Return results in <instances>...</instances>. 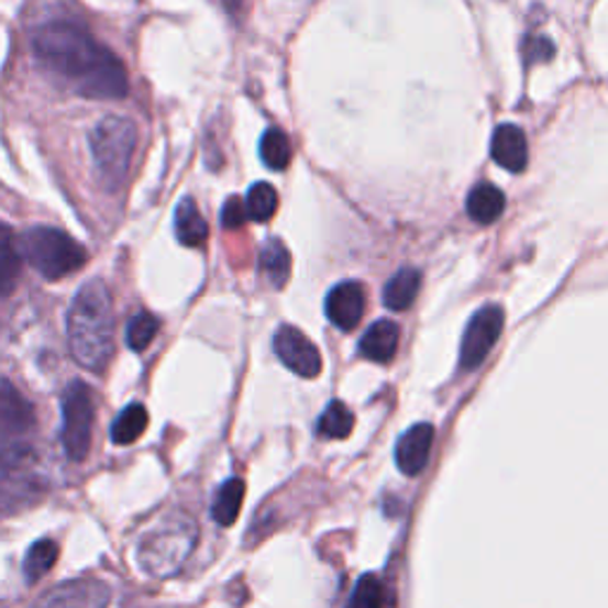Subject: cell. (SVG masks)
<instances>
[{
    "instance_id": "obj_12",
    "label": "cell",
    "mask_w": 608,
    "mask_h": 608,
    "mask_svg": "<svg viewBox=\"0 0 608 608\" xmlns=\"http://www.w3.org/2000/svg\"><path fill=\"white\" fill-rule=\"evenodd\" d=\"M366 309V292L357 280H343L338 284L329 298H325V317L331 319L333 325L340 331L357 329Z\"/></svg>"
},
{
    "instance_id": "obj_11",
    "label": "cell",
    "mask_w": 608,
    "mask_h": 608,
    "mask_svg": "<svg viewBox=\"0 0 608 608\" xmlns=\"http://www.w3.org/2000/svg\"><path fill=\"white\" fill-rule=\"evenodd\" d=\"M110 587L100 581H71L43 595L34 608H108Z\"/></svg>"
},
{
    "instance_id": "obj_9",
    "label": "cell",
    "mask_w": 608,
    "mask_h": 608,
    "mask_svg": "<svg viewBox=\"0 0 608 608\" xmlns=\"http://www.w3.org/2000/svg\"><path fill=\"white\" fill-rule=\"evenodd\" d=\"M504 329V311L497 305H487L478 309L466 325V333L462 340V354H458V364L464 371H476L493 347Z\"/></svg>"
},
{
    "instance_id": "obj_29",
    "label": "cell",
    "mask_w": 608,
    "mask_h": 608,
    "mask_svg": "<svg viewBox=\"0 0 608 608\" xmlns=\"http://www.w3.org/2000/svg\"><path fill=\"white\" fill-rule=\"evenodd\" d=\"M245 219H247L245 202L239 198H229L224 210H221V224H224L226 229H239V226H243Z\"/></svg>"
},
{
    "instance_id": "obj_18",
    "label": "cell",
    "mask_w": 608,
    "mask_h": 608,
    "mask_svg": "<svg viewBox=\"0 0 608 608\" xmlns=\"http://www.w3.org/2000/svg\"><path fill=\"white\" fill-rule=\"evenodd\" d=\"M22 252L10 226L0 224V295H10L20 284Z\"/></svg>"
},
{
    "instance_id": "obj_8",
    "label": "cell",
    "mask_w": 608,
    "mask_h": 608,
    "mask_svg": "<svg viewBox=\"0 0 608 608\" xmlns=\"http://www.w3.org/2000/svg\"><path fill=\"white\" fill-rule=\"evenodd\" d=\"M36 433V413L29 399L10 385L0 380V454L10 450L32 447Z\"/></svg>"
},
{
    "instance_id": "obj_24",
    "label": "cell",
    "mask_w": 608,
    "mask_h": 608,
    "mask_svg": "<svg viewBox=\"0 0 608 608\" xmlns=\"http://www.w3.org/2000/svg\"><path fill=\"white\" fill-rule=\"evenodd\" d=\"M276 210H278V192L272 184L262 181L247 190V198H245L247 219L264 224V221H269L276 214Z\"/></svg>"
},
{
    "instance_id": "obj_5",
    "label": "cell",
    "mask_w": 608,
    "mask_h": 608,
    "mask_svg": "<svg viewBox=\"0 0 608 608\" xmlns=\"http://www.w3.org/2000/svg\"><path fill=\"white\" fill-rule=\"evenodd\" d=\"M139 131L126 117L108 114L91 131V153L102 184L108 188L122 186L131 169Z\"/></svg>"
},
{
    "instance_id": "obj_15",
    "label": "cell",
    "mask_w": 608,
    "mask_h": 608,
    "mask_svg": "<svg viewBox=\"0 0 608 608\" xmlns=\"http://www.w3.org/2000/svg\"><path fill=\"white\" fill-rule=\"evenodd\" d=\"M399 345V329L397 323L390 319H380L368 325V331L360 340V352L362 357L385 364L395 357Z\"/></svg>"
},
{
    "instance_id": "obj_7",
    "label": "cell",
    "mask_w": 608,
    "mask_h": 608,
    "mask_svg": "<svg viewBox=\"0 0 608 608\" xmlns=\"http://www.w3.org/2000/svg\"><path fill=\"white\" fill-rule=\"evenodd\" d=\"M96 425L93 393L86 383L74 380L63 395V444L71 462H84L91 450Z\"/></svg>"
},
{
    "instance_id": "obj_20",
    "label": "cell",
    "mask_w": 608,
    "mask_h": 608,
    "mask_svg": "<svg viewBox=\"0 0 608 608\" xmlns=\"http://www.w3.org/2000/svg\"><path fill=\"white\" fill-rule=\"evenodd\" d=\"M259 269L269 278V284L280 288L290 276V252L278 239L266 241L259 250Z\"/></svg>"
},
{
    "instance_id": "obj_6",
    "label": "cell",
    "mask_w": 608,
    "mask_h": 608,
    "mask_svg": "<svg viewBox=\"0 0 608 608\" xmlns=\"http://www.w3.org/2000/svg\"><path fill=\"white\" fill-rule=\"evenodd\" d=\"M22 252L29 264L48 280L65 278L84 269L88 252L69 233L51 226H38L22 235Z\"/></svg>"
},
{
    "instance_id": "obj_16",
    "label": "cell",
    "mask_w": 608,
    "mask_h": 608,
    "mask_svg": "<svg viewBox=\"0 0 608 608\" xmlns=\"http://www.w3.org/2000/svg\"><path fill=\"white\" fill-rule=\"evenodd\" d=\"M504 207H507V198H504V192L487 181H480L473 186L468 198H466L468 217L473 221H478V224H493V221H497L501 217Z\"/></svg>"
},
{
    "instance_id": "obj_31",
    "label": "cell",
    "mask_w": 608,
    "mask_h": 608,
    "mask_svg": "<svg viewBox=\"0 0 608 608\" xmlns=\"http://www.w3.org/2000/svg\"><path fill=\"white\" fill-rule=\"evenodd\" d=\"M224 5L229 12H239L243 8V0H224Z\"/></svg>"
},
{
    "instance_id": "obj_3",
    "label": "cell",
    "mask_w": 608,
    "mask_h": 608,
    "mask_svg": "<svg viewBox=\"0 0 608 608\" xmlns=\"http://www.w3.org/2000/svg\"><path fill=\"white\" fill-rule=\"evenodd\" d=\"M198 544V523L186 511H167L136 542L139 568L151 577L176 575Z\"/></svg>"
},
{
    "instance_id": "obj_21",
    "label": "cell",
    "mask_w": 608,
    "mask_h": 608,
    "mask_svg": "<svg viewBox=\"0 0 608 608\" xmlns=\"http://www.w3.org/2000/svg\"><path fill=\"white\" fill-rule=\"evenodd\" d=\"M245 497V483L241 478H231L219 487L212 504V516L219 526H233L241 513Z\"/></svg>"
},
{
    "instance_id": "obj_27",
    "label": "cell",
    "mask_w": 608,
    "mask_h": 608,
    "mask_svg": "<svg viewBox=\"0 0 608 608\" xmlns=\"http://www.w3.org/2000/svg\"><path fill=\"white\" fill-rule=\"evenodd\" d=\"M157 331H159V319L153 317L151 311H139L136 317H131L126 325V345L133 352H143L153 343Z\"/></svg>"
},
{
    "instance_id": "obj_26",
    "label": "cell",
    "mask_w": 608,
    "mask_h": 608,
    "mask_svg": "<svg viewBox=\"0 0 608 608\" xmlns=\"http://www.w3.org/2000/svg\"><path fill=\"white\" fill-rule=\"evenodd\" d=\"M57 544L53 540H38L36 544H32V549L26 552L24 559V573L32 583H36L38 577L46 575L57 561Z\"/></svg>"
},
{
    "instance_id": "obj_22",
    "label": "cell",
    "mask_w": 608,
    "mask_h": 608,
    "mask_svg": "<svg viewBox=\"0 0 608 608\" xmlns=\"http://www.w3.org/2000/svg\"><path fill=\"white\" fill-rule=\"evenodd\" d=\"M259 155L269 169H286L292 159L290 139L280 129H269L259 141Z\"/></svg>"
},
{
    "instance_id": "obj_2",
    "label": "cell",
    "mask_w": 608,
    "mask_h": 608,
    "mask_svg": "<svg viewBox=\"0 0 608 608\" xmlns=\"http://www.w3.org/2000/svg\"><path fill=\"white\" fill-rule=\"evenodd\" d=\"M71 357L88 371H106L114 354L112 295L102 280H88L71 300L67 314Z\"/></svg>"
},
{
    "instance_id": "obj_23",
    "label": "cell",
    "mask_w": 608,
    "mask_h": 608,
    "mask_svg": "<svg viewBox=\"0 0 608 608\" xmlns=\"http://www.w3.org/2000/svg\"><path fill=\"white\" fill-rule=\"evenodd\" d=\"M147 428V411L143 405H129L112 425V442L114 444H131L136 442Z\"/></svg>"
},
{
    "instance_id": "obj_13",
    "label": "cell",
    "mask_w": 608,
    "mask_h": 608,
    "mask_svg": "<svg viewBox=\"0 0 608 608\" xmlns=\"http://www.w3.org/2000/svg\"><path fill=\"white\" fill-rule=\"evenodd\" d=\"M433 438H435V430L430 423H417L413 428H409L402 438H399L395 458H397V468L402 471L405 476H419V473L428 466Z\"/></svg>"
},
{
    "instance_id": "obj_28",
    "label": "cell",
    "mask_w": 608,
    "mask_h": 608,
    "mask_svg": "<svg viewBox=\"0 0 608 608\" xmlns=\"http://www.w3.org/2000/svg\"><path fill=\"white\" fill-rule=\"evenodd\" d=\"M347 608H385V587L378 575H362L357 587L352 589Z\"/></svg>"
},
{
    "instance_id": "obj_1",
    "label": "cell",
    "mask_w": 608,
    "mask_h": 608,
    "mask_svg": "<svg viewBox=\"0 0 608 608\" xmlns=\"http://www.w3.org/2000/svg\"><path fill=\"white\" fill-rule=\"evenodd\" d=\"M38 65L93 100H120L129 93V77L120 57L74 22H48L34 34Z\"/></svg>"
},
{
    "instance_id": "obj_4",
    "label": "cell",
    "mask_w": 608,
    "mask_h": 608,
    "mask_svg": "<svg viewBox=\"0 0 608 608\" xmlns=\"http://www.w3.org/2000/svg\"><path fill=\"white\" fill-rule=\"evenodd\" d=\"M46 495L48 476L34 447L0 454V513H24L34 509Z\"/></svg>"
},
{
    "instance_id": "obj_14",
    "label": "cell",
    "mask_w": 608,
    "mask_h": 608,
    "mask_svg": "<svg viewBox=\"0 0 608 608\" xmlns=\"http://www.w3.org/2000/svg\"><path fill=\"white\" fill-rule=\"evenodd\" d=\"M493 157L507 172H523L528 165L526 133L513 124H501L493 136Z\"/></svg>"
},
{
    "instance_id": "obj_25",
    "label": "cell",
    "mask_w": 608,
    "mask_h": 608,
    "mask_svg": "<svg viewBox=\"0 0 608 608\" xmlns=\"http://www.w3.org/2000/svg\"><path fill=\"white\" fill-rule=\"evenodd\" d=\"M354 428L352 411L343 402H331L319 419V435L331 440H345Z\"/></svg>"
},
{
    "instance_id": "obj_19",
    "label": "cell",
    "mask_w": 608,
    "mask_h": 608,
    "mask_svg": "<svg viewBox=\"0 0 608 608\" xmlns=\"http://www.w3.org/2000/svg\"><path fill=\"white\" fill-rule=\"evenodd\" d=\"M421 288V274L417 269L397 272L383 290V302L393 311H405L417 300Z\"/></svg>"
},
{
    "instance_id": "obj_17",
    "label": "cell",
    "mask_w": 608,
    "mask_h": 608,
    "mask_svg": "<svg viewBox=\"0 0 608 608\" xmlns=\"http://www.w3.org/2000/svg\"><path fill=\"white\" fill-rule=\"evenodd\" d=\"M174 231H176V239H179V243L186 247H200L207 241L210 226H207L204 217L200 214L196 200L184 198L179 207H176Z\"/></svg>"
},
{
    "instance_id": "obj_10",
    "label": "cell",
    "mask_w": 608,
    "mask_h": 608,
    "mask_svg": "<svg viewBox=\"0 0 608 608\" xmlns=\"http://www.w3.org/2000/svg\"><path fill=\"white\" fill-rule=\"evenodd\" d=\"M274 350L278 354V360L284 362L292 374H298L302 378L319 376L321 354L302 331L292 329V325H280L274 338Z\"/></svg>"
},
{
    "instance_id": "obj_30",
    "label": "cell",
    "mask_w": 608,
    "mask_h": 608,
    "mask_svg": "<svg viewBox=\"0 0 608 608\" xmlns=\"http://www.w3.org/2000/svg\"><path fill=\"white\" fill-rule=\"evenodd\" d=\"M526 57H528V63H540V60H549V57L554 55V46H552V41L544 38V36H538V38H530L526 43Z\"/></svg>"
}]
</instances>
